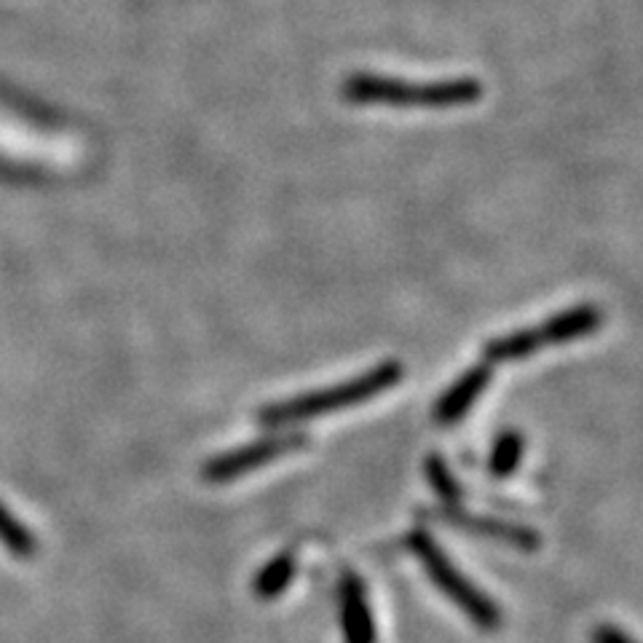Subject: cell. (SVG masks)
Here are the masks:
<instances>
[{
  "mask_svg": "<svg viewBox=\"0 0 643 643\" xmlns=\"http://www.w3.org/2000/svg\"><path fill=\"white\" fill-rule=\"evenodd\" d=\"M402 379V365L398 360H389L375 365L368 373L356 375L352 381L335 383V386L322 389V392H309L301 394V398H292L284 402H274V405H265L261 413H258V421L263 426H284V424H295V421H309L317 419V415H330L338 411H346V408L360 405V402H368L379 394L389 392Z\"/></svg>",
  "mask_w": 643,
  "mask_h": 643,
  "instance_id": "6da1fadb",
  "label": "cell"
},
{
  "mask_svg": "<svg viewBox=\"0 0 643 643\" xmlns=\"http://www.w3.org/2000/svg\"><path fill=\"white\" fill-rule=\"evenodd\" d=\"M343 97L360 106H419V108H453L470 106L483 97V87L475 78H456V81L413 83L400 78L356 73L343 83Z\"/></svg>",
  "mask_w": 643,
  "mask_h": 643,
  "instance_id": "7a4b0ae2",
  "label": "cell"
},
{
  "mask_svg": "<svg viewBox=\"0 0 643 643\" xmlns=\"http://www.w3.org/2000/svg\"><path fill=\"white\" fill-rule=\"evenodd\" d=\"M408 547L419 557L426 576L434 582V587H438L459 612H464L480 630H489V633L502 627V612H499L496 603L453 566L451 557L440 550V544L434 542L426 531H413V534L408 536Z\"/></svg>",
  "mask_w": 643,
  "mask_h": 643,
  "instance_id": "3957f363",
  "label": "cell"
},
{
  "mask_svg": "<svg viewBox=\"0 0 643 643\" xmlns=\"http://www.w3.org/2000/svg\"><path fill=\"white\" fill-rule=\"evenodd\" d=\"M309 445V438L301 432H288V434H271V438L255 440V443H247L242 448H233L229 453H220V456L210 459L201 470V478L207 483H231V480L244 478L247 472L258 470V466L269 464L279 456H288V453L301 451Z\"/></svg>",
  "mask_w": 643,
  "mask_h": 643,
  "instance_id": "277c9868",
  "label": "cell"
},
{
  "mask_svg": "<svg viewBox=\"0 0 643 643\" xmlns=\"http://www.w3.org/2000/svg\"><path fill=\"white\" fill-rule=\"evenodd\" d=\"M440 521L456 525L461 531H470V534L491 539V542H502L506 547H518L525 552H534L542 544V539L534 529L521 523H506V521H493V518L483 515H470V512L459 510V506H445L438 512Z\"/></svg>",
  "mask_w": 643,
  "mask_h": 643,
  "instance_id": "5b68a950",
  "label": "cell"
},
{
  "mask_svg": "<svg viewBox=\"0 0 643 643\" xmlns=\"http://www.w3.org/2000/svg\"><path fill=\"white\" fill-rule=\"evenodd\" d=\"M338 612H341V630L346 643H375V620L370 612L368 590L354 571H346L338 584Z\"/></svg>",
  "mask_w": 643,
  "mask_h": 643,
  "instance_id": "8992f818",
  "label": "cell"
},
{
  "mask_svg": "<svg viewBox=\"0 0 643 643\" xmlns=\"http://www.w3.org/2000/svg\"><path fill=\"white\" fill-rule=\"evenodd\" d=\"M491 375L493 370L489 362H480V365H472L466 373H461L459 379L445 389L438 405H434V421H438V424H456V421L464 419V415L472 411V405L480 400V394L485 392V386L491 383Z\"/></svg>",
  "mask_w": 643,
  "mask_h": 643,
  "instance_id": "52a82bcc",
  "label": "cell"
},
{
  "mask_svg": "<svg viewBox=\"0 0 643 643\" xmlns=\"http://www.w3.org/2000/svg\"><path fill=\"white\" fill-rule=\"evenodd\" d=\"M603 324V311L593 307V303H580V307L561 311V314L550 317L542 328H534L536 346L542 352L544 346H563V343L576 341L595 333Z\"/></svg>",
  "mask_w": 643,
  "mask_h": 643,
  "instance_id": "ba28073f",
  "label": "cell"
},
{
  "mask_svg": "<svg viewBox=\"0 0 643 643\" xmlns=\"http://www.w3.org/2000/svg\"><path fill=\"white\" fill-rule=\"evenodd\" d=\"M292 576H295V557H292V552H279L255 574L252 593L261 601H271V597L282 595L290 587Z\"/></svg>",
  "mask_w": 643,
  "mask_h": 643,
  "instance_id": "9c48e42d",
  "label": "cell"
},
{
  "mask_svg": "<svg viewBox=\"0 0 643 643\" xmlns=\"http://www.w3.org/2000/svg\"><path fill=\"white\" fill-rule=\"evenodd\" d=\"M523 451H525V440L521 432L515 429H506L496 438V443L491 448V459H489V472L493 478L504 480L510 478L512 472L521 466L523 461Z\"/></svg>",
  "mask_w": 643,
  "mask_h": 643,
  "instance_id": "30bf717a",
  "label": "cell"
},
{
  "mask_svg": "<svg viewBox=\"0 0 643 643\" xmlns=\"http://www.w3.org/2000/svg\"><path fill=\"white\" fill-rule=\"evenodd\" d=\"M0 544L9 552H14L17 557H30L36 552V539H32L30 529L19 523L14 512L3 502H0Z\"/></svg>",
  "mask_w": 643,
  "mask_h": 643,
  "instance_id": "8fae6325",
  "label": "cell"
},
{
  "mask_svg": "<svg viewBox=\"0 0 643 643\" xmlns=\"http://www.w3.org/2000/svg\"><path fill=\"white\" fill-rule=\"evenodd\" d=\"M426 480L429 485H432L434 493H438L440 499H443L445 506H459L461 502V489L456 483V478L451 475V470H448V464L443 461V456H429L426 464Z\"/></svg>",
  "mask_w": 643,
  "mask_h": 643,
  "instance_id": "7c38bea8",
  "label": "cell"
},
{
  "mask_svg": "<svg viewBox=\"0 0 643 643\" xmlns=\"http://www.w3.org/2000/svg\"><path fill=\"white\" fill-rule=\"evenodd\" d=\"M590 643H639V641L630 639L625 630H620V627L597 625L593 633H590Z\"/></svg>",
  "mask_w": 643,
  "mask_h": 643,
  "instance_id": "4fadbf2b",
  "label": "cell"
}]
</instances>
